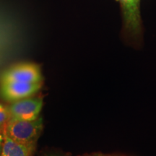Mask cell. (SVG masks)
I'll return each mask as SVG.
<instances>
[{
  "label": "cell",
  "instance_id": "obj_4",
  "mask_svg": "<svg viewBox=\"0 0 156 156\" xmlns=\"http://www.w3.org/2000/svg\"><path fill=\"white\" fill-rule=\"evenodd\" d=\"M7 82L43 83L41 69L38 64L23 62L12 66L0 76V83Z\"/></svg>",
  "mask_w": 156,
  "mask_h": 156
},
{
  "label": "cell",
  "instance_id": "obj_5",
  "mask_svg": "<svg viewBox=\"0 0 156 156\" xmlns=\"http://www.w3.org/2000/svg\"><path fill=\"white\" fill-rule=\"evenodd\" d=\"M43 83L7 82L0 83V95L7 102L33 96L41 88Z\"/></svg>",
  "mask_w": 156,
  "mask_h": 156
},
{
  "label": "cell",
  "instance_id": "obj_7",
  "mask_svg": "<svg viewBox=\"0 0 156 156\" xmlns=\"http://www.w3.org/2000/svg\"><path fill=\"white\" fill-rule=\"evenodd\" d=\"M9 119V113L7 106L0 103V126L5 125Z\"/></svg>",
  "mask_w": 156,
  "mask_h": 156
},
{
  "label": "cell",
  "instance_id": "obj_6",
  "mask_svg": "<svg viewBox=\"0 0 156 156\" xmlns=\"http://www.w3.org/2000/svg\"><path fill=\"white\" fill-rule=\"evenodd\" d=\"M36 144H23L15 141L6 134L0 156H32L36 151Z\"/></svg>",
  "mask_w": 156,
  "mask_h": 156
},
{
  "label": "cell",
  "instance_id": "obj_2",
  "mask_svg": "<svg viewBox=\"0 0 156 156\" xmlns=\"http://www.w3.org/2000/svg\"><path fill=\"white\" fill-rule=\"evenodd\" d=\"M119 2L123 15V30L129 41L136 42L142 34L140 0H117Z\"/></svg>",
  "mask_w": 156,
  "mask_h": 156
},
{
  "label": "cell",
  "instance_id": "obj_10",
  "mask_svg": "<svg viewBox=\"0 0 156 156\" xmlns=\"http://www.w3.org/2000/svg\"><path fill=\"white\" fill-rule=\"evenodd\" d=\"M47 156H62L59 155H47Z\"/></svg>",
  "mask_w": 156,
  "mask_h": 156
},
{
  "label": "cell",
  "instance_id": "obj_1",
  "mask_svg": "<svg viewBox=\"0 0 156 156\" xmlns=\"http://www.w3.org/2000/svg\"><path fill=\"white\" fill-rule=\"evenodd\" d=\"M5 133L15 141L23 144H36L44 129L42 117L34 121L8 119L5 125Z\"/></svg>",
  "mask_w": 156,
  "mask_h": 156
},
{
  "label": "cell",
  "instance_id": "obj_8",
  "mask_svg": "<svg viewBox=\"0 0 156 156\" xmlns=\"http://www.w3.org/2000/svg\"><path fill=\"white\" fill-rule=\"evenodd\" d=\"M80 156H126V155H122V154H119V153H101V152H94V153H86Z\"/></svg>",
  "mask_w": 156,
  "mask_h": 156
},
{
  "label": "cell",
  "instance_id": "obj_9",
  "mask_svg": "<svg viewBox=\"0 0 156 156\" xmlns=\"http://www.w3.org/2000/svg\"><path fill=\"white\" fill-rule=\"evenodd\" d=\"M5 135V125H4V126H0V155H1Z\"/></svg>",
  "mask_w": 156,
  "mask_h": 156
},
{
  "label": "cell",
  "instance_id": "obj_3",
  "mask_svg": "<svg viewBox=\"0 0 156 156\" xmlns=\"http://www.w3.org/2000/svg\"><path fill=\"white\" fill-rule=\"evenodd\" d=\"M44 100L41 96L29 97L15 101L7 106L9 119L34 121L40 117Z\"/></svg>",
  "mask_w": 156,
  "mask_h": 156
}]
</instances>
